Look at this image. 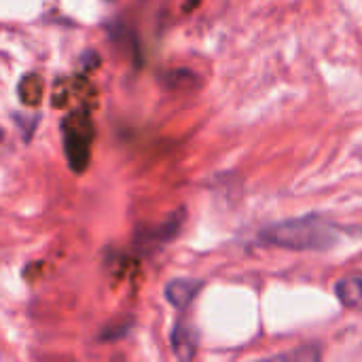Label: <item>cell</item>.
I'll return each mask as SVG.
<instances>
[{
    "label": "cell",
    "instance_id": "8992f818",
    "mask_svg": "<svg viewBox=\"0 0 362 362\" xmlns=\"http://www.w3.org/2000/svg\"><path fill=\"white\" fill-rule=\"evenodd\" d=\"M2 136H4V132H2V127H0V140H2Z\"/></svg>",
    "mask_w": 362,
    "mask_h": 362
},
{
    "label": "cell",
    "instance_id": "277c9868",
    "mask_svg": "<svg viewBox=\"0 0 362 362\" xmlns=\"http://www.w3.org/2000/svg\"><path fill=\"white\" fill-rule=\"evenodd\" d=\"M335 293H337V299L341 301L344 308L362 312V278H358V276L341 278L335 284Z\"/></svg>",
    "mask_w": 362,
    "mask_h": 362
},
{
    "label": "cell",
    "instance_id": "5b68a950",
    "mask_svg": "<svg viewBox=\"0 0 362 362\" xmlns=\"http://www.w3.org/2000/svg\"><path fill=\"white\" fill-rule=\"evenodd\" d=\"M172 346H174V352L178 358L182 361H191L193 354H195V348H197V339H195V331L185 325V322H178L174 333H172Z\"/></svg>",
    "mask_w": 362,
    "mask_h": 362
},
{
    "label": "cell",
    "instance_id": "3957f363",
    "mask_svg": "<svg viewBox=\"0 0 362 362\" xmlns=\"http://www.w3.org/2000/svg\"><path fill=\"white\" fill-rule=\"evenodd\" d=\"M199 288H202V282H195V280H189V278H178V280H172L165 286V299L174 308L185 310L197 297Z\"/></svg>",
    "mask_w": 362,
    "mask_h": 362
},
{
    "label": "cell",
    "instance_id": "6da1fadb",
    "mask_svg": "<svg viewBox=\"0 0 362 362\" xmlns=\"http://www.w3.org/2000/svg\"><path fill=\"white\" fill-rule=\"evenodd\" d=\"M261 238L267 244L291 250H327L337 242L339 233L337 227L320 216H303L272 225L261 233Z\"/></svg>",
    "mask_w": 362,
    "mask_h": 362
},
{
    "label": "cell",
    "instance_id": "7a4b0ae2",
    "mask_svg": "<svg viewBox=\"0 0 362 362\" xmlns=\"http://www.w3.org/2000/svg\"><path fill=\"white\" fill-rule=\"evenodd\" d=\"M64 134H66V155L74 172H81L87 168L89 159V146H91V121L83 115H72L64 121Z\"/></svg>",
    "mask_w": 362,
    "mask_h": 362
}]
</instances>
